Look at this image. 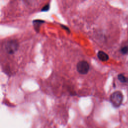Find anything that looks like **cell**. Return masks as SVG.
I'll return each mask as SVG.
<instances>
[{"label":"cell","mask_w":128,"mask_h":128,"mask_svg":"<svg viewBox=\"0 0 128 128\" xmlns=\"http://www.w3.org/2000/svg\"><path fill=\"white\" fill-rule=\"evenodd\" d=\"M19 43L16 39L7 41L4 45V49L6 53L9 55L15 54L19 48Z\"/></svg>","instance_id":"obj_1"},{"label":"cell","mask_w":128,"mask_h":128,"mask_svg":"<svg viewBox=\"0 0 128 128\" xmlns=\"http://www.w3.org/2000/svg\"><path fill=\"white\" fill-rule=\"evenodd\" d=\"M123 96L120 91H116L112 93L110 96V102L114 107H119L122 103Z\"/></svg>","instance_id":"obj_2"},{"label":"cell","mask_w":128,"mask_h":128,"mask_svg":"<svg viewBox=\"0 0 128 128\" xmlns=\"http://www.w3.org/2000/svg\"><path fill=\"white\" fill-rule=\"evenodd\" d=\"M77 72L81 75H86L89 72L90 66L86 61H81L79 62L76 66Z\"/></svg>","instance_id":"obj_3"},{"label":"cell","mask_w":128,"mask_h":128,"mask_svg":"<svg viewBox=\"0 0 128 128\" xmlns=\"http://www.w3.org/2000/svg\"><path fill=\"white\" fill-rule=\"evenodd\" d=\"M97 57L98 59L102 62H107L109 59L108 55L103 51H99L98 52Z\"/></svg>","instance_id":"obj_4"},{"label":"cell","mask_w":128,"mask_h":128,"mask_svg":"<svg viewBox=\"0 0 128 128\" xmlns=\"http://www.w3.org/2000/svg\"><path fill=\"white\" fill-rule=\"evenodd\" d=\"M45 22L42 20H35L33 21V24L34 25V27L35 28V29L36 30V31L39 32V28L40 26L44 23Z\"/></svg>","instance_id":"obj_5"},{"label":"cell","mask_w":128,"mask_h":128,"mask_svg":"<svg viewBox=\"0 0 128 128\" xmlns=\"http://www.w3.org/2000/svg\"><path fill=\"white\" fill-rule=\"evenodd\" d=\"M118 78L119 80L122 83H125L127 82V79L122 74H120L118 76Z\"/></svg>","instance_id":"obj_6"},{"label":"cell","mask_w":128,"mask_h":128,"mask_svg":"<svg viewBox=\"0 0 128 128\" xmlns=\"http://www.w3.org/2000/svg\"><path fill=\"white\" fill-rule=\"evenodd\" d=\"M50 9V4L49 3L47 4V5H45L43 8L42 9H41V12H48L49 11Z\"/></svg>","instance_id":"obj_7"},{"label":"cell","mask_w":128,"mask_h":128,"mask_svg":"<svg viewBox=\"0 0 128 128\" xmlns=\"http://www.w3.org/2000/svg\"><path fill=\"white\" fill-rule=\"evenodd\" d=\"M121 52L122 53L124 54H126L128 53V47H125L121 49Z\"/></svg>","instance_id":"obj_8"},{"label":"cell","mask_w":128,"mask_h":128,"mask_svg":"<svg viewBox=\"0 0 128 128\" xmlns=\"http://www.w3.org/2000/svg\"><path fill=\"white\" fill-rule=\"evenodd\" d=\"M61 25V26L62 27V28L63 29H64V30H65L67 32H68L69 33H70V30L69 29V28L68 27H67V26H65V25H62V24H61L60 25Z\"/></svg>","instance_id":"obj_9"}]
</instances>
